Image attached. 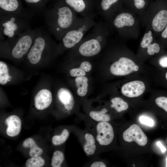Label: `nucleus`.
<instances>
[{
  "label": "nucleus",
  "instance_id": "obj_1",
  "mask_svg": "<svg viewBox=\"0 0 167 167\" xmlns=\"http://www.w3.org/2000/svg\"><path fill=\"white\" fill-rule=\"evenodd\" d=\"M110 26L106 22L100 21L92 28L75 47L83 56L91 57L97 55L107 41Z\"/></svg>",
  "mask_w": 167,
  "mask_h": 167
},
{
  "label": "nucleus",
  "instance_id": "obj_2",
  "mask_svg": "<svg viewBox=\"0 0 167 167\" xmlns=\"http://www.w3.org/2000/svg\"><path fill=\"white\" fill-rule=\"evenodd\" d=\"M52 14V30L56 38L60 39L79 18L61 0L53 9Z\"/></svg>",
  "mask_w": 167,
  "mask_h": 167
},
{
  "label": "nucleus",
  "instance_id": "obj_3",
  "mask_svg": "<svg viewBox=\"0 0 167 167\" xmlns=\"http://www.w3.org/2000/svg\"><path fill=\"white\" fill-rule=\"evenodd\" d=\"M97 23L95 20L94 18H79L62 37L61 40L62 45L68 49L75 47Z\"/></svg>",
  "mask_w": 167,
  "mask_h": 167
},
{
  "label": "nucleus",
  "instance_id": "obj_4",
  "mask_svg": "<svg viewBox=\"0 0 167 167\" xmlns=\"http://www.w3.org/2000/svg\"><path fill=\"white\" fill-rule=\"evenodd\" d=\"M131 12L121 8L112 18L109 24L122 37L126 36L128 29L136 25V20Z\"/></svg>",
  "mask_w": 167,
  "mask_h": 167
},
{
  "label": "nucleus",
  "instance_id": "obj_5",
  "mask_svg": "<svg viewBox=\"0 0 167 167\" xmlns=\"http://www.w3.org/2000/svg\"><path fill=\"white\" fill-rule=\"evenodd\" d=\"M82 17L95 18L97 15L94 0H61Z\"/></svg>",
  "mask_w": 167,
  "mask_h": 167
},
{
  "label": "nucleus",
  "instance_id": "obj_6",
  "mask_svg": "<svg viewBox=\"0 0 167 167\" xmlns=\"http://www.w3.org/2000/svg\"><path fill=\"white\" fill-rule=\"evenodd\" d=\"M94 134L99 147L107 146L113 141L114 137L113 128L109 122H96Z\"/></svg>",
  "mask_w": 167,
  "mask_h": 167
},
{
  "label": "nucleus",
  "instance_id": "obj_7",
  "mask_svg": "<svg viewBox=\"0 0 167 167\" xmlns=\"http://www.w3.org/2000/svg\"><path fill=\"white\" fill-rule=\"evenodd\" d=\"M123 3V0H101L97 6V14L109 24Z\"/></svg>",
  "mask_w": 167,
  "mask_h": 167
},
{
  "label": "nucleus",
  "instance_id": "obj_8",
  "mask_svg": "<svg viewBox=\"0 0 167 167\" xmlns=\"http://www.w3.org/2000/svg\"><path fill=\"white\" fill-rule=\"evenodd\" d=\"M139 66L131 58L122 56L113 62L111 65L110 70L111 73L116 76H125L137 71Z\"/></svg>",
  "mask_w": 167,
  "mask_h": 167
},
{
  "label": "nucleus",
  "instance_id": "obj_9",
  "mask_svg": "<svg viewBox=\"0 0 167 167\" xmlns=\"http://www.w3.org/2000/svg\"><path fill=\"white\" fill-rule=\"evenodd\" d=\"M123 139L127 142H135L141 146H144L148 142L147 137L139 126L136 124L131 125L123 133Z\"/></svg>",
  "mask_w": 167,
  "mask_h": 167
},
{
  "label": "nucleus",
  "instance_id": "obj_10",
  "mask_svg": "<svg viewBox=\"0 0 167 167\" xmlns=\"http://www.w3.org/2000/svg\"><path fill=\"white\" fill-rule=\"evenodd\" d=\"M146 89L145 85L142 81L134 80L124 84L121 88V92L125 96L133 98L142 95Z\"/></svg>",
  "mask_w": 167,
  "mask_h": 167
},
{
  "label": "nucleus",
  "instance_id": "obj_11",
  "mask_svg": "<svg viewBox=\"0 0 167 167\" xmlns=\"http://www.w3.org/2000/svg\"><path fill=\"white\" fill-rule=\"evenodd\" d=\"M32 43V37L25 35L18 41L12 51L13 57L16 58H22L28 51Z\"/></svg>",
  "mask_w": 167,
  "mask_h": 167
},
{
  "label": "nucleus",
  "instance_id": "obj_12",
  "mask_svg": "<svg viewBox=\"0 0 167 167\" xmlns=\"http://www.w3.org/2000/svg\"><path fill=\"white\" fill-rule=\"evenodd\" d=\"M45 46V41L43 37L39 36L36 39L27 56L30 63L35 64L39 62Z\"/></svg>",
  "mask_w": 167,
  "mask_h": 167
},
{
  "label": "nucleus",
  "instance_id": "obj_13",
  "mask_svg": "<svg viewBox=\"0 0 167 167\" xmlns=\"http://www.w3.org/2000/svg\"><path fill=\"white\" fill-rule=\"evenodd\" d=\"M152 17L151 21V28L156 32L163 31L167 25V10L161 9Z\"/></svg>",
  "mask_w": 167,
  "mask_h": 167
},
{
  "label": "nucleus",
  "instance_id": "obj_14",
  "mask_svg": "<svg viewBox=\"0 0 167 167\" xmlns=\"http://www.w3.org/2000/svg\"><path fill=\"white\" fill-rule=\"evenodd\" d=\"M82 145L84 152L88 156L95 154L98 146L94 134L89 132H86L84 134Z\"/></svg>",
  "mask_w": 167,
  "mask_h": 167
},
{
  "label": "nucleus",
  "instance_id": "obj_15",
  "mask_svg": "<svg viewBox=\"0 0 167 167\" xmlns=\"http://www.w3.org/2000/svg\"><path fill=\"white\" fill-rule=\"evenodd\" d=\"M52 101L51 92L46 89L39 91L34 98L35 105L39 110H43L48 107Z\"/></svg>",
  "mask_w": 167,
  "mask_h": 167
},
{
  "label": "nucleus",
  "instance_id": "obj_16",
  "mask_svg": "<svg viewBox=\"0 0 167 167\" xmlns=\"http://www.w3.org/2000/svg\"><path fill=\"white\" fill-rule=\"evenodd\" d=\"M7 125L6 133L9 136L14 137L20 133L21 128V122L20 118L15 115H12L7 117L5 120Z\"/></svg>",
  "mask_w": 167,
  "mask_h": 167
},
{
  "label": "nucleus",
  "instance_id": "obj_17",
  "mask_svg": "<svg viewBox=\"0 0 167 167\" xmlns=\"http://www.w3.org/2000/svg\"><path fill=\"white\" fill-rule=\"evenodd\" d=\"M58 96L66 110L70 111L73 109L75 101L72 95L69 90L65 88H60L58 91Z\"/></svg>",
  "mask_w": 167,
  "mask_h": 167
},
{
  "label": "nucleus",
  "instance_id": "obj_18",
  "mask_svg": "<svg viewBox=\"0 0 167 167\" xmlns=\"http://www.w3.org/2000/svg\"><path fill=\"white\" fill-rule=\"evenodd\" d=\"M108 111L106 108H103L100 110H92L89 112V116L90 118L96 122H109L111 118L107 113Z\"/></svg>",
  "mask_w": 167,
  "mask_h": 167
},
{
  "label": "nucleus",
  "instance_id": "obj_19",
  "mask_svg": "<svg viewBox=\"0 0 167 167\" xmlns=\"http://www.w3.org/2000/svg\"><path fill=\"white\" fill-rule=\"evenodd\" d=\"M23 145L25 148H30L29 154L31 157L38 156L43 152V150L37 146L35 141L32 138L26 139L23 142Z\"/></svg>",
  "mask_w": 167,
  "mask_h": 167
},
{
  "label": "nucleus",
  "instance_id": "obj_20",
  "mask_svg": "<svg viewBox=\"0 0 167 167\" xmlns=\"http://www.w3.org/2000/svg\"><path fill=\"white\" fill-rule=\"evenodd\" d=\"M75 82L77 87L78 95L82 97L84 96L88 91V78L85 76L77 77L75 79Z\"/></svg>",
  "mask_w": 167,
  "mask_h": 167
},
{
  "label": "nucleus",
  "instance_id": "obj_21",
  "mask_svg": "<svg viewBox=\"0 0 167 167\" xmlns=\"http://www.w3.org/2000/svg\"><path fill=\"white\" fill-rule=\"evenodd\" d=\"M15 18L12 17L10 20L2 24L4 27V34L10 38H11L14 36L15 32L18 28V26L15 23Z\"/></svg>",
  "mask_w": 167,
  "mask_h": 167
},
{
  "label": "nucleus",
  "instance_id": "obj_22",
  "mask_svg": "<svg viewBox=\"0 0 167 167\" xmlns=\"http://www.w3.org/2000/svg\"><path fill=\"white\" fill-rule=\"evenodd\" d=\"M123 2L133 10L143 11L148 5V0H123Z\"/></svg>",
  "mask_w": 167,
  "mask_h": 167
},
{
  "label": "nucleus",
  "instance_id": "obj_23",
  "mask_svg": "<svg viewBox=\"0 0 167 167\" xmlns=\"http://www.w3.org/2000/svg\"><path fill=\"white\" fill-rule=\"evenodd\" d=\"M19 6L18 0H0V8L6 11H15L18 8Z\"/></svg>",
  "mask_w": 167,
  "mask_h": 167
},
{
  "label": "nucleus",
  "instance_id": "obj_24",
  "mask_svg": "<svg viewBox=\"0 0 167 167\" xmlns=\"http://www.w3.org/2000/svg\"><path fill=\"white\" fill-rule=\"evenodd\" d=\"M111 107L114 108L118 112H120L126 110L128 108L127 103L122 99L119 97H115L111 99Z\"/></svg>",
  "mask_w": 167,
  "mask_h": 167
},
{
  "label": "nucleus",
  "instance_id": "obj_25",
  "mask_svg": "<svg viewBox=\"0 0 167 167\" xmlns=\"http://www.w3.org/2000/svg\"><path fill=\"white\" fill-rule=\"evenodd\" d=\"M69 134L68 130L64 129L60 134L53 136L52 138L53 144L55 146H58L63 143L68 138Z\"/></svg>",
  "mask_w": 167,
  "mask_h": 167
},
{
  "label": "nucleus",
  "instance_id": "obj_26",
  "mask_svg": "<svg viewBox=\"0 0 167 167\" xmlns=\"http://www.w3.org/2000/svg\"><path fill=\"white\" fill-rule=\"evenodd\" d=\"M10 76L8 73V68L6 64L0 62V84L4 85L8 81Z\"/></svg>",
  "mask_w": 167,
  "mask_h": 167
},
{
  "label": "nucleus",
  "instance_id": "obj_27",
  "mask_svg": "<svg viewBox=\"0 0 167 167\" xmlns=\"http://www.w3.org/2000/svg\"><path fill=\"white\" fill-rule=\"evenodd\" d=\"M64 159L63 153L61 151L57 150L53 154L51 160V165L53 167H60Z\"/></svg>",
  "mask_w": 167,
  "mask_h": 167
},
{
  "label": "nucleus",
  "instance_id": "obj_28",
  "mask_svg": "<svg viewBox=\"0 0 167 167\" xmlns=\"http://www.w3.org/2000/svg\"><path fill=\"white\" fill-rule=\"evenodd\" d=\"M45 164L44 159L41 156L32 157L28 159L26 162L27 167H41Z\"/></svg>",
  "mask_w": 167,
  "mask_h": 167
},
{
  "label": "nucleus",
  "instance_id": "obj_29",
  "mask_svg": "<svg viewBox=\"0 0 167 167\" xmlns=\"http://www.w3.org/2000/svg\"><path fill=\"white\" fill-rule=\"evenodd\" d=\"M155 102L158 107L167 112V96H158L155 99Z\"/></svg>",
  "mask_w": 167,
  "mask_h": 167
},
{
  "label": "nucleus",
  "instance_id": "obj_30",
  "mask_svg": "<svg viewBox=\"0 0 167 167\" xmlns=\"http://www.w3.org/2000/svg\"><path fill=\"white\" fill-rule=\"evenodd\" d=\"M147 48V52L150 55H153L159 52L161 47L159 44L157 43H153L148 45Z\"/></svg>",
  "mask_w": 167,
  "mask_h": 167
},
{
  "label": "nucleus",
  "instance_id": "obj_31",
  "mask_svg": "<svg viewBox=\"0 0 167 167\" xmlns=\"http://www.w3.org/2000/svg\"><path fill=\"white\" fill-rule=\"evenodd\" d=\"M70 75L73 77L84 76L86 75L85 71L80 67L73 68L70 71Z\"/></svg>",
  "mask_w": 167,
  "mask_h": 167
},
{
  "label": "nucleus",
  "instance_id": "obj_32",
  "mask_svg": "<svg viewBox=\"0 0 167 167\" xmlns=\"http://www.w3.org/2000/svg\"><path fill=\"white\" fill-rule=\"evenodd\" d=\"M139 120L142 124L150 126H152L154 125V121L152 119L148 117L142 116L139 118Z\"/></svg>",
  "mask_w": 167,
  "mask_h": 167
},
{
  "label": "nucleus",
  "instance_id": "obj_33",
  "mask_svg": "<svg viewBox=\"0 0 167 167\" xmlns=\"http://www.w3.org/2000/svg\"><path fill=\"white\" fill-rule=\"evenodd\" d=\"M158 64L163 69H167V55L161 56L158 60Z\"/></svg>",
  "mask_w": 167,
  "mask_h": 167
},
{
  "label": "nucleus",
  "instance_id": "obj_34",
  "mask_svg": "<svg viewBox=\"0 0 167 167\" xmlns=\"http://www.w3.org/2000/svg\"><path fill=\"white\" fill-rule=\"evenodd\" d=\"M80 68L85 72H88L91 69L92 65L89 62L85 61H83L80 64Z\"/></svg>",
  "mask_w": 167,
  "mask_h": 167
},
{
  "label": "nucleus",
  "instance_id": "obj_35",
  "mask_svg": "<svg viewBox=\"0 0 167 167\" xmlns=\"http://www.w3.org/2000/svg\"><path fill=\"white\" fill-rule=\"evenodd\" d=\"M106 164L101 161H96L92 162L90 165L91 167H106Z\"/></svg>",
  "mask_w": 167,
  "mask_h": 167
},
{
  "label": "nucleus",
  "instance_id": "obj_36",
  "mask_svg": "<svg viewBox=\"0 0 167 167\" xmlns=\"http://www.w3.org/2000/svg\"><path fill=\"white\" fill-rule=\"evenodd\" d=\"M156 144L161 149L162 152H164L166 151V148L162 145V143L159 141L156 143Z\"/></svg>",
  "mask_w": 167,
  "mask_h": 167
},
{
  "label": "nucleus",
  "instance_id": "obj_37",
  "mask_svg": "<svg viewBox=\"0 0 167 167\" xmlns=\"http://www.w3.org/2000/svg\"><path fill=\"white\" fill-rule=\"evenodd\" d=\"M27 3L29 4H38L43 0H24Z\"/></svg>",
  "mask_w": 167,
  "mask_h": 167
},
{
  "label": "nucleus",
  "instance_id": "obj_38",
  "mask_svg": "<svg viewBox=\"0 0 167 167\" xmlns=\"http://www.w3.org/2000/svg\"><path fill=\"white\" fill-rule=\"evenodd\" d=\"M161 36L164 38H167V25L162 31L161 34Z\"/></svg>",
  "mask_w": 167,
  "mask_h": 167
},
{
  "label": "nucleus",
  "instance_id": "obj_39",
  "mask_svg": "<svg viewBox=\"0 0 167 167\" xmlns=\"http://www.w3.org/2000/svg\"><path fill=\"white\" fill-rule=\"evenodd\" d=\"M162 76L163 79L164 80V84L165 85H166L167 87V70L165 71V72L163 73Z\"/></svg>",
  "mask_w": 167,
  "mask_h": 167
},
{
  "label": "nucleus",
  "instance_id": "obj_40",
  "mask_svg": "<svg viewBox=\"0 0 167 167\" xmlns=\"http://www.w3.org/2000/svg\"><path fill=\"white\" fill-rule=\"evenodd\" d=\"M166 167H167V157L166 159Z\"/></svg>",
  "mask_w": 167,
  "mask_h": 167
}]
</instances>
